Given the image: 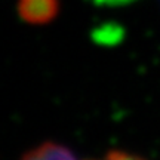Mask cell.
I'll use <instances>...</instances> for the list:
<instances>
[{"label":"cell","instance_id":"obj_4","mask_svg":"<svg viewBox=\"0 0 160 160\" xmlns=\"http://www.w3.org/2000/svg\"><path fill=\"white\" fill-rule=\"evenodd\" d=\"M93 2L101 6H123L128 3H132L135 0H93Z\"/></svg>","mask_w":160,"mask_h":160},{"label":"cell","instance_id":"obj_3","mask_svg":"<svg viewBox=\"0 0 160 160\" xmlns=\"http://www.w3.org/2000/svg\"><path fill=\"white\" fill-rule=\"evenodd\" d=\"M97 160H145V159H142V157H139L137 154L128 153V151L113 150V151H108L105 156H102L101 159H97Z\"/></svg>","mask_w":160,"mask_h":160},{"label":"cell","instance_id":"obj_2","mask_svg":"<svg viewBox=\"0 0 160 160\" xmlns=\"http://www.w3.org/2000/svg\"><path fill=\"white\" fill-rule=\"evenodd\" d=\"M21 160H79L74 153L58 142H43L27 151Z\"/></svg>","mask_w":160,"mask_h":160},{"label":"cell","instance_id":"obj_1","mask_svg":"<svg viewBox=\"0 0 160 160\" xmlns=\"http://www.w3.org/2000/svg\"><path fill=\"white\" fill-rule=\"evenodd\" d=\"M59 12V0H18V15L33 25L49 24Z\"/></svg>","mask_w":160,"mask_h":160}]
</instances>
